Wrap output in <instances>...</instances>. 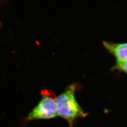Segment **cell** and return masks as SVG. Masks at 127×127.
Returning <instances> with one entry per match:
<instances>
[{"label":"cell","instance_id":"4","mask_svg":"<svg viewBox=\"0 0 127 127\" xmlns=\"http://www.w3.org/2000/svg\"><path fill=\"white\" fill-rule=\"evenodd\" d=\"M113 68L114 69L122 71L127 75V61L122 62L116 61Z\"/></svg>","mask_w":127,"mask_h":127},{"label":"cell","instance_id":"3","mask_svg":"<svg viewBox=\"0 0 127 127\" xmlns=\"http://www.w3.org/2000/svg\"><path fill=\"white\" fill-rule=\"evenodd\" d=\"M104 48L116 58V61H127V42L114 43L103 41Z\"/></svg>","mask_w":127,"mask_h":127},{"label":"cell","instance_id":"1","mask_svg":"<svg viewBox=\"0 0 127 127\" xmlns=\"http://www.w3.org/2000/svg\"><path fill=\"white\" fill-rule=\"evenodd\" d=\"M77 85L72 84L57 97L56 103L59 116L66 120L72 127L76 120L85 118L88 115L77 102L75 96Z\"/></svg>","mask_w":127,"mask_h":127},{"label":"cell","instance_id":"2","mask_svg":"<svg viewBox=\"0 0 127 127\" xmlns=\"http://www.w3.org/2000/svg\"><path fill=\"white\" fill-rule=\"evenodd\" d=\"M41 98L38 104L32 109L25 119L27 122L38 120H48L59 116L54 94L44 89L41 92Z\"/></svg>","mask_w":127,"mask_h":127}]
</instances>
